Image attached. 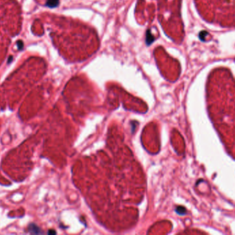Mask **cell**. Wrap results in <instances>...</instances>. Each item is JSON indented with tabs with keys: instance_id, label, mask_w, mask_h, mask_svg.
Returning <instances> with one entry per match:
<instances>
[{
	"instance_id": "cell-1",
	"label": "cell",
	"mask_w": 235,
	"mask_h": 235,
	"mask_svg": "<svg viewBox=\"0 0 235 235\" xmlns=\"http://www.w3.org/2000/svg\"><path fill=\"white\" fill-rule=\"evenodd\" d=\"M28 232H29L30 234H42V232L41 231V229L39 228L37 226H36L34 224H30L28 227Z\"/></svg>"
},
{
	"instance_id": "cell-2",
	"label": "cell",
	"mask_w": 235,
	"mask_h": 235,
	"mask_svg": "<svg viewBox=\"0 0 235 235\" xmlns=\"http://www.w3.org/2000/svg\"><path fill=\"white\" fill-rule=\"evenodd\" d=\"M48 234H56V232L55 231H52V230H50L48 232Z\"/></svg>"
}]
</instances>
